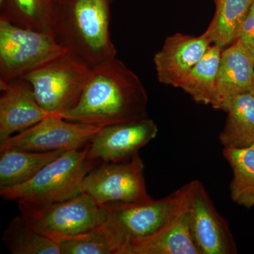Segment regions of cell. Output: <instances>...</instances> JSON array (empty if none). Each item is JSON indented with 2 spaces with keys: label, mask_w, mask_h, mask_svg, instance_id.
Instances as JSON below:
<instances>
[{
  "label": "cell",
  "mask_w": 254,
  "mask_h": 254,
  "mask_svg": "<svg viewBox=\"0 0 254 254\" xmlns=\"http://www.w3.org/2000/svg\"><path fill=\"white\" fill-rule=\"evenodd\" d=\"M226 113L219 141L224 148L240 149L254 144V90L237 95Z\"/></svg>",
  "instance_id": "cell-17"
},
{
  "label": "cell",
  "mask_w": 254,
  "mask_h": 254,
  "mask_svg": "<svg viewBox=\"0 0 254 254\" xmlns=\"http://www.w3.org/2000/svg\"><path fill=\"white\" fill-rule=\"evenodd\" d=\"M2 241L13 254H63L58 242L35 230L21 215L10 222Z\"/></svg>",
  "instance_id": "cell-21"
},
{
  "label": "cell",
  "mask_w": 254,
  "mask_h": 254,
  "mask_svg": "<svg viewBox=\"0 0 254 254\" xmlns=\"http://www.w3.org/2000/svg\"><path fill=\"white\" fill-rule=\"evenodd\" d=\"M63 254H120L121 240L106 220L103 225L76 236L55 240Z\"/></svg>",
  "instance_id": "cell-23"
},
{
  "label": "cell",
  "mask_w": 254,
  "mask_h": 254,
  "mask_svg": "<svg viewBox=\"0 0 254 254\" xmlns=\"http://www.w3.org/2000/svg\"><path fill=\"white\" fill-rule=\"evenodd\" d=\"M105 126L68 121L50 115L0 143V150L49 152L79 149L89 144Z\"/></svg>",
  "instance_id": "cell-9"
},
{
  "label": "cell",
  "mask_w": 254,
  "mask_h": 254,
  "mask_svg": "<svg viewBox=\"0 0 254 254\" xmlns=\"http://www.w3.org/2000/svg\"><path fill=\"white\" fill-rule=\"evenodd\" d=\"M215 14L205 33L212 44L225 49L238 38L254 0H214Z\"/></svg>",
  "instance_id": "cell-18"
},
{
  "label": "cell",
  "mask_w": 254,
  "mask_h": 254,
  "mask_svg": "<svg viewBox=\"0 0 254 254\" xmlns=\"http://www.w3.org/2000/svg\"><path fill=\"white\" fill-rule=\"evenodd\" d=\"M55 0H6L0 18L21 27L50 31Z\"/></svg>",
  "instance_id": "cell-22"
},
{
  "label": "cell",
  "mask_w": 254,
  "mask_h": 254,
  "mask_svg": "<svg viewBox=\"0 0 254 254\" xmlns=\"http://www.w3.org/2000/svg\"><path fill=\"white\" fill-rule=\"evenodd\" d=\"M189 184L161 199L105 208L106 222L115 230L123 244L122 250L153 236L178 213L186 200Z\"/></svg>",
  "instance_id": "cell-8"
},
{
  "label": "cell",
  "mask_w": 254,
  "mask_h": 254,
  "mask_svg": "<svg viewBox=\"0 0 254 254\" xmlns=\"http://www.w3.org/2000/svg\"><path fill=\"white\" fill-rule=\"evenodd\" d=\"M222 49L212 44L204 56L179 83L178 88L195 103L210 105L213 99Z\"/></svg>",
  "instance_id": "cell-19"
},
{
  "label": "cell",
  "mask_w": 254,
  "mask_h": 254,
  "mask_svg": "<svg viewBox=\"0 0 254 254\" xmlns=\"http://www.w3.org/2000/svg\"><path fill=\"white\" fill-rule=\"evenodd\" d=\"M144 168L139 153L123 161L103 163L87 174L83 192L104 208L148 201L152 198Z\"/></svg>",
  "instance_id": "cell-6"
},
{
  "label": "cell",
  "mask_w": 254,
  "mask_h": 254,
  "mask_svg": "<svg viewBox=\"0 0 254 254\" xmlns=\"http://www.w3.org/2000/svg\"><path fill=\"white\" fill-rule=\"evenodd\" d=\"M0 143L50 116L24 78L0 86Z\"/></svg>",
  "instance_id": "cell-14"
},
{
  "label": "cell",
  "mask_w": 254,
  "mask_h": 254,
  "mask_svg": "<svg viewBox=\"0 0 254 254\" xmlns=\"http://www.w3.org/2000/svg\"><path fill=\"white\" fill-rule=\"evenodd\" d=\"M211 45L205 32L197 37L181 33L168 36L153 58L158 81L178 88L182 78L201 60Z\"/></svg>",
  "instance_id": "cell-12"
},
{
  "label": "cell",
  "mask_w": 254,
  "mask_h": 254,
  "mask_svg": "<svg viewBox=\"0 0 254 254\" xmlns=\"http://www.w3.org/2000/svg\"><path fill=\"white\" fill-rule=\"evenodd\" d=\"M5 1H6V0H0V6H2V5L4 4Z\"/></svg>",
  "instance_id": "cell-24"
},
{
  "label": "cell",
  "mask_w": 254,
  "mask_h": 254,
  "mask_svg": "<svg viewBox=\"0 0 254 254\" xmlns=\"http://www.w3.org/2000/svg\"><path fill=\"white\" fill-rule=\"evenodd\" d=\"M111 0H55L51 31L76 59L93 68L117 58L110 35Z\"/></svg>",
  "instance_id": "cell-2"
},
{
  "label": "cell",
  "mask_w": 254,
  "mask_h": 254,
  "mask_svg": "<svg viewBox=\"0 0 254 254\" xmlns=\"http://www.w3.org/2000/svg\"><path fill=\"white\" fill-rule=\"evenodd\" d=\"M189 184L190 228L200 254H237L230 225L215 208L203 184L198 180Z\"/></svg>",
  "instance_id": "cell-10"
},
{
  "label": "cell",
  "mask_w": 254,
  "mask_h": 254,
  "mask_svg": "<svg viewBox=\"0 0 254 254\" xmlns=\"http://www.w3.org/2000/svg\"><path fill=\"white\" fill-rule=\"evenodd\" d=\"M88 148L89 144L65 151L28 182L0 190V195L18 205L38 207L81 194L85 177L96 166L88 157Z\"/></svg>",
  "instance_id": "cell-3"
},
{
  "label": "cell",
  "mask_w": 254,
  "mask_h": 254,
  "mask_svg": "<svg viewBox=\"0 0 254 254\" xmlns=\"http://www.w3.org/2000/svg\"><path fill=\"white\" fill-rule=\"evenodd\" d=\"M158 132L157 124L149 118L105 126L89 143L88 157L96 163L128 160L153 141Z\"/></svg>",
  "instance_id": "cell-11"
},
{
  "label": "cell",
  "mask_w": 254,
  "mask_h": 254,
  "mask_svg": "<svg viewBox=\"0 0 254 254\" xmlns=\"http://www.w3.org/2000/svg\"><path fill=\"white\" fill-rule=\"evenodd\" d=\"M148 100L139 77L115 58L93 68L77 104L58 116L97 126L130 123L148 118Z\"/></svg>",
  "instance_id": "cell-1"
},
{
  "label": "cell",
  "mask_w": 254,
  "mask_h": 254,
  "mask_svg": "<svg viewBox=\"0 0 254 254\" xmlns=\"http://www.w3.org/2000/svg\"><path fill=\"white\" fill-rule=\"evenodd\" d=\"M21 215L40 233L56 240L76 236L103 225L107 210L86 193L43 206L18 205Z\"/></svg>",
  "instance_id": "cell-7"
},
{
  "label": "cell",
  "mask_w": 254,
  "mask_h": 254,
  "mask_svg": "<svg viewBox=\"0 0 254 254\" xmlns=\"http://www.w3.org/2000/svg\"><path fill=\"white\" fill-rule=\"evenodd\" d=\"M223 156L232 170L230 197L234 203L254 208V144L240 149L223 148Z\"/></svg>",
  "instance_id": "cell-20"
},
{
  "label": "cell",
  "mask_w": 254,
  "mask_h": 254,
  "mask_svg": "<svg viewBox=\"0 0 254 254\" xmlns=\"http://www.w3.org/2000/svg\"><path fill=\"white\" fill-rule=\"evenodd\" d=\"M189 190L181 208L165 227L153 236L126 246L120 254H200L190 228Z\"/></svg>",
  "instance_id": "cell-15"
},
{
  "label": "cell",
  "mask_w": 254,
  "mask_h": 254,
  "mask_svg": "<svg viewBox=\"0 0 254 254\" xmlns=\"http://www.w3.org/2000/svg\"><path fill=\"white\" fill-rule=\"evenodd\" d=\"M6 149L0 150V190L21 185L64 153Z\"/></svg>",
  "instance_id": "cell-16"
},
{
  "label": "cell",
  "mask_w": 254,
  "mask_h": 254,
  "mask_svg": "<svg viewBox=\"0 0 254 254\" xmlns=\"http://www.w3.org/2000/svg\"><path fill=\"white\" fill-rule=\"evenodd\" d=\"M64 52L51 32L21 27L0 18V86L24 78Z\"/></svg>",
  "instance_id": "cell-4"
},
{
  "label": "cell",
  "mask_w": 254,
  "mask_h": 254,
  "mask_svg": "<svg viewBox=\"0 0 254 254\" xmlns=\"http://www.w3.org/2000/svg\"><path fill=\"white\" fill-rule=\"evenodd\" d=\"M92 69L66 51L23 78L42 108L58 116L77 104Z\"/></svg>",
  "instance_id": "cell-5"
},
{
  "label": "cell",
  "mask_w": 254,
  "mask_h": 254,
  "mask_svg": "<svg viewBox=\"0 0 254 254\" xmlns=\"http://www.w3.org/2000/svg\"></svg>",
  "instance_id": "cell-25"
},
{
  "label": "cell",
  "mask_w": 254,
  "mask_h": 254,
  "mask_svg": "<svg viewBox=\"0 0 254 254\" xmlns=\"http://www.w3.org/2000/svg\"><path fill=\"white\" fill-rule=\"evenodd\" d=\"M254 90V55L235 42L222 50L210 105L226 112L235 97Z\"/></svg>",
  "instance_id": "cell-13"
}]
</instances>
